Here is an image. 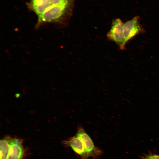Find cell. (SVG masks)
I'll return each instance as SVG.
<instances>
[{
    "label": "cell",
    "mask_w": 159,
    "mask_h": 159,
    "mask_svg": "<svg viewBox=\"0 0 159 159\" xmlns=\"http://www.w3.org/2000/svg\"><path fill=\"white\" fill-rule=\"evenodd\" d=\"M147 159H159V155H152L149 156Z\"/></svg>",
    "instance_id": "9"
},
{
    "label": "cell",
    "mask_w": 159,
    "mask_h": 159,
    "mask_svg": "<svg viewBox=\"0 0 159 159\" xmlns=\"http://www.w3.org/2000/svg\"><path fill=\"white\" fill-rule=\"evenodd\" d=\"M19 94H16V97H18L19 96Z\"/></svg>",
    "instance_id": "10"
},
{
    "label": "cell",
    "mask_w": 159,
    "mask_h": 159,
    "mask_svg": "<svg viewBox=\"0 0 159 159\" xmlns=\"http://www.w3.org/2000/svg\"><path fill=\"white\" fill-rule=\"evenodd\" d=\"M139 17L136 16L126 22L124 25V44L136 35L145 32L139 21Z\"/></svg>",
    "instance_id": "3"
},
{
    "label": "cell",
    "mask_w": 159,
    "mask_h": 159,
    "mask_svg": "<svg viewBox=\"0 0 159 159\" xmlns=\"http://www.w3.org/2000/svg\"><path fill=\"white\" fill-rule=\"evenodd\" d=\"M74 1L69 0L63 5L49 8L38 17L36 27L48 23L66 25L72 15Z\"/></svg>",
    "instance_id": "1"
},
{
    "label": "cell",
    "mask_w": 159,
    "mask_h": 159,
    "mask_svg": "<svg viewBox=\"0 0 159 159\" xmlns=\"http://www.w3.org/2000/svg\"><path fill=\"white\" fill-rule=\"evenodd\" d=\"M9 145L6 137L0 140V159H8Z\"/></svg>",
    "instance_id": "8"
},
{
    "label": "cell",
    "mask_w": 159,
    "mask_h": 159,
    "mask_svg": "<svg viewBox=\"0 0 159 159\" xmlns=\"http://www.w3.org/2000/svg\"><path fill=\"white\" fill-rule=\"evenodd\" d=\"M124 24L120 19H116L112 21V26L107 35L108 38L115 42L123 50L125 49L123 34Z\"/></svg>",
    "instance_id": "2"
},
{
    "label": "cell",
    "mask_w": 159,
    "mask_h": 159,
    "mask_svg": "<svg viewBox=\"0 0 159 159\" xmlns=\"http://www.w3.org/2000/svg\"><path fill=\"white\" fill-rule=\"evenodd\" d=\"M6 137L9 145L8 159H22L24 155V149L22 145V140L8 136Z\"/></svg>",
    "instance_id": "5"
},
{
    "label": "cell",
    "mask_w": 159,
    "mask_h": 159,
    "mask_svg": "<svg viewBox=\"0 0 159 159\" xmlns=\"http://www.w3.org/2000/svg\"><path fill=\"white\" fill-rule=\"evenodd\" d=\"M62 143L66 146L71 148L82 159H87L89 157L82 141L76 136L63 141Z\"/></svg>",
    "instance_id": "6"
},
{
    "label": "cell",
    "mask_w": 159,
    "mask_h": 159,
    "mask_svg": "<svg viewBox=\"0 0 159 159\" xmlns=\"http://www.w3.org/2000/svg\"><path fill=\"white\" fill-rule=\"evenodd\" d=\"M82 141L89 157H98L102 154V152L96 147L90 136L81 126H78L75 135Z\"/></svg>",
    "instance_id": "4"
},
{
    "label": "cell",
    "mask_w": 159,
    "mask_h": 159,
    "mask_svg": "<svg viewBox=\"0 0 159 159\" xmlns=\"http://www.w3.org/2000/svg\"><path fill=\"white\" fill-rule=\"evenodd\" d=\"M27 4L29 8L38 17L50 7L51 3L50 0H31Z\"/></svg>",
    "instance_id": "7"
}]
</instances>
